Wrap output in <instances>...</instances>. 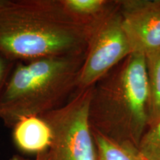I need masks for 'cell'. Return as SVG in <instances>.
Listing matches in <instances>:
<instances>
[{"label":"cell","instance_id":"10","mask_svg":"<svg viewBox=\"0 0 160 160\" xmlns=\"http://www.w3.org/2000/svg\"><path fill=\"white\" fill-rule=\"evenodd\" d=\"M92 131L99 160H145L135 146L120 142L94 129Z\"/></svg>","mask_w":160,"mask_h":160},{"label":"cell","instance_id":"2","mask_svg":"<svg viewBox=\"0 0 160 160\" xmlns=\"http://www.w3.org/2000/svg\"><path fill=\"white\" fill-rule=\"evenodd\" d=\"M148 107L145 54L133 53L93 86L91 128L137 148L148 126Z\"/></svg>","mask_w":160,"mask_h":160},{"label":"cell","instance_id":"13","mask_svg":"<svg viewBox=\"0 0 160 160\" xmlns=\"http://www.w3.org/2000/svg\"><path fill=\"white\" fill-rule=\"evenodd\" d=\"M10 160H52L51 156H50V153L48 151L45 152V153H41V154L37 155L36 156V158L33 159H28V158L23 157L22 156L19 155H14L11 158Z\"/></svg>","mask_w":160,"mask_h":160},{"label":"cell","instance_id":"8","mask_svg":"<svg viewBox=\"0 0 160 160\" xmlns=\"http://www.w3.org/2000/svg\"><path fill=\"white\" fill-rule=\"evenodd\" d=\"M59 2L68 17L90 34L93 28L117 7L119 1L59 0Z\"/></svg>","mask_w":160,"mask_h":160},{"label":"cell","instance_id":"9","mask_svg":"<svg viewBox=\"0 0 160 160\" xmlns=\"http://www.w3.org/2000/svg\"><path fill=\"white\" fill-rule=\"evenodd\" d=\"M149 92L150 124L160 117V47L145 53Z\"/></svg>","mask_w":160,"mask_h":160},{"label":"cell","instance_id":"14","mask_svg":"<svg viewBox=\"0 0 160 160\" xmlns=\"http://www.w3.org/2000/svg\"><path fill=\"white\" fill-rule=\"evenodd\" d=\"M8 0H0V8H2L8 2Z\"/></svg>","mask_w":160,"mask_h":160},{"label":"cell","instance_id":"7","mask_svg":"<svg viewBox=\"0 0 160 160\" xmlns=\"http://www.w3.org/2000/svg\"><path fill=\"white\" fill-rule=\"evenodd\" d=\"M12 128L13 142L20 151L37 156L50 149L51 129L48 123L40 116L21 118Z\"/></svg>","mask_w":160,"mask_h":160},{"label":"cell","instance_id":"6","mask_svg":"<svg viewBox=\"0 0 160 160\" xmlns=\"http://www.w3.org/2000/svg\"><path fill=\"white\" fill-rule=\"evenodd\" d=\"M119 11L133 53L160 47V0H122Z\"/></svg>","mask_w":160,"mask_h":160},{"label":"cell","instance_id":"3","mask_svg":"<svg viewBox=\"0 0 160 160\" xmlns=\"http://www.w3.org/2000/svg\"><path fill=\"white\" fill-rule=\"evenodd\" d=\"M85 53L15 62L0 99V119L13 128L21 118L42 116L77 91Z\"/></svg>","mask_w":160,"mask_h":160},{"label":"cell","instance_id":"11","mask_svg":"<svg viewBox=\"0 0 160 160\" xmlns=\"http://www.w3.org/2000/svg\"><path fill=\"white\" fill-rule=\"evenodd\" d=\"M137 149L145 160H160V117L148 126Z\"/></svg>","mask_w":160,"mask_h":160},{"label":"cell","instance_id":"5","mask_svg":"<svg viewBox=\"0 0 160 160\" xmlns=\"http://www.w3.org/2000/svg\"><path fill=\"white\" fill-rule=\"evenodd\" d=\"M133 53L117 7L90 33L85 58L77 79V90L92 87Z\"/></svg>","mask_w":160,"mask_h":160},{"label":"cell","instance_id":"4","mask_svg":"<svg viewBox=\"0 0 160 160\" xmlns=\"http://www.w3.org/2000/svg\"><path fill=\"white\" fill-rule=\"evenodd\" d=\"M93 86L77 90L59 108L41 116L52 132V160H99L90 122Z\"/></svg>","mask_w":160,"mask_h":160},{"label":"cell","instance_id":"1","mask_svg":"<svg viewBox=\"0 0 160 160\" xmlns=\"http://www.w3.org/2000/svg\"><path fill=\"white\" fill-rule=\"evenodd\" d=\"M88 36L59 0H8L0 8V52L15 62L82 54Z\"/></svg>","mask_w":160,"mask_h":160},{"label":"cell","instance_id":"12","mask_svg":"<svg viewBox=\"0 0 160 160\" xmlns=\"http://www.w3.org/2000/svg\"><path fill=\"white\" fill-rule=\"evenodd\" d=\"M14 65L15 62L6 57L2 52H0V99L2 96L6 84Z\"/></svg>","mask_w":160,"mask_h":160}]
</instances>
